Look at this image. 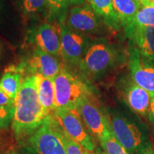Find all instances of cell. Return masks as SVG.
I'll return each instance as SVG.
<instances>
[{"label":"cell","mask_w":154,"mask_h":154,"mask_svg":"<svg viewBox=\"0 0 154 154\" xmlns=\"http://www.w3.org/2000/svg\"><path fill=\"white\" fill-rule=\"evenodd\" d=\"M39 79L38 75L25 77L15 99L11 128L19 140L28 139L43 124L48 116L38 99Z\"/></svg>","instance_id":"1"},{"label":"cell","mask_w":154,"mask_h":154,"mask_svg":"<svg viewBox=\"0 0 154 154\" xmlns=\"http://www.w3.org/2000/svg\"><path fill=\"white\" fill-rule=\"evenodd\" d=\"M123 61L124 56L114 46L98 43L90 47L79 67L85 79L96 80L118 66Z\"/></svg>","instance_id":"2"},{"label":"cell","mask_w":154,"mask_h":154,"mask_svg":"<svg viewBox=\"0 0 154 154\" xmlns=\"http://www.w3.org/2000/svg\"><path fill=\"white\" fill-rule=\"evenodd\" d=\"M56 106L57 109L76 110L81 100L91 95L85 82L71 74L64 66L54 78Z\"/></svg>","instance_id":"3"},{"label":"cell","mask_w":154,"mask_h":154,"mask_svg":"<svg viewBox=\"0 0 154 154\" xmlns=\"http://www.w3.org/2000/svg\"><path fill=\"white\" fill-rule=\"evenodd\" d=\"M34 154H67L62 138V128L54 115L49 114L27 139Z\"/></svg>","instance_id":"4"},{"label":"cell","mask_w":154,"mask_h":154,"mask_svg":"<svg viewBox=\"0 0 154 154\" xmlns=\"http://www.w3.org/2000/svg\"><path fill=\"white\" fill-rule=\"evenodd\" d=\"M76 111L90 134L100 144L112 133L110 118L94 101L92 96H86L81 100Z\"/></svg>","instance_id":"5"},{"label":"cell","mask_w":154,"mask_h":154,"mask_svg":"<svg viewBox=\"0 0 154 154\" xmlns=\"http://www.w3.org/2000/svg\"><path fill=\"white\" fill-rule=\"evenodd\" d=\"M110 122L115 138L131 154H137L150 144L147 136L139 127L124 116L113 114Z\"/></svg>","instance_id":"6"},{"label":"cell","mask_w":154,"mask_h":154,"mask_svg":"<svg viewBox=\"0 0 154 154\" xmlns=\"http://www.w3.org/2000/svg\"><path fill=\"white\" fill-rule=\"evenodd\" d=\"M61 36V58L70 66H79L91 47L89 36L75 32L66 24L57 25Z\"/></svg>","instance_id":"7"},{"label":"cell","mask_w":154,"mask_h":154,"mask_svg":"<svg viewBox=\"0 0 154 154\" xmlns=\"http://www.w3.org/2000/svg\"><path fill=\"white\" fill-rule=\"evenodd\" d=\"M54 116L64 132L82 146L85 151H96L93 138L76 111L68 109H57L54 112Z\"/></svg>","instance_id":"8"},{"label":"cell","mask_w":154,"mask_h":154,"mask_svg":"<svg viewBox=\"0 0 154 154\" xmlns=\"http://www.w3.org/2000/svg\"><path fill=\"white\" fill-rule=\"evenodd\" d=\"M66 25L71 29L87 36L102 35L108 29L99 15L86 4L70 9Z\"/></svg>","instance_id":"9"},{"label":"cell","mask_w":154,"mask_h":154,"mask_svg":"<svg viewBox=\"0 0 154 154\" xmlns=\"http://www.w3.org/2000/svg\"><path fill=\"white\" fill-rule=\"evenodd\" d=\"M128 66L131 79L154 96V61L144 57L136 47L128 52Z\"/></svg>","instance_id":"10"},{"label":"cell","mask_w":154,"mask_h":154,"mask_svg":"<svg viewBox=\"0 0 154 154\" xmlns=\"http://www.w3.org/2000/svg\"><path fill=\"white\" fill-rule=\"evenodd\" d=\"M24 72L29 75H38L44 78H54L63 65L59 57L42 51L36 47L32 57L24 66Z\"/></svg>","instance_id":"11"},{"label":"cell","mask_w":154,"mask_h":154,"mask_svg":"<svg viewBox=\"0 0 154 154\" xmlns=\"http://www.w3.org/2000/svg\"><path fill=\"white\" fill-rule=\"evenodd\" d=\"M34 40L38 49L57 57H61V36L57 25L42 23L34 33Z\"/></svg>","instance_id":"12"},{"label":"cell","mask_w":154,"mask_h":154,"mask_svg":"<svg viewBox=\"0 0 154 154\" xmlns=\"http://www.w3.org/2000/svg\"><path fill=\"white\" fill-rule=\"evenodd\" d=\"M125 32L140 53L146 59L154 61V27L132 24L125 30Z\"/></svg>","instance_id":"13"},{"label":"cell","mask_w":154,"mask_h":154,"mask_svg":"<svg viewBox=\"0 0 154 154\" xmlns=\"http://www.w3.org/2000/svg\"><path fill=\"white\" fill-rule=\"evenodd\" d=\"M124 97L127 104L134 113L140 116H148L151 96L132 79L128 81L125 86Z\"/></svg>","instance_id":"14"},{"label":"cell","mask_w":154,"mask_h":154,"mask_svg":"<svg viewBox=\"0 0 154 154\" xmlns=\"http://www.w3.org/2000/svg\"><path fill=\"white\" fill-rule=\"evenodd\" d=\"M24 73V68L22 66L11 64L6 67L0 76V89L11 99H16L24 80L22 79Z\"/></svg>","instance_id":"15"},{"label":"cell","mask_w":154,"mask_h":154,"mask_svg":"<svg viewBox=\"0 0 154 154\" xmlns=\"http://www.w3.org/2000/svg\"><path fill=\"white\" fill-rule=\"evenodd\" d=\"M88 5L100 17L109 30L117 32L122 27L115 13L112 0H86Z\"/></svg>","instance_id":"16"},{"label":"cell","mask_w":154,"mask_h":154,"mask_svg":"<svg viewBox=\"0 0 154 154\" xmlns=\"http://www.w3.org/2000/svg\"><path fill=\"white\" fill-rule=\"evenodd\" d=\"M112 4L124 31L133 24L135 17L142 7L138 0H112Z\"/></svg>","instance_id":"17"},{"label":"cell","mask_w":154,"mask_h":154,"mask_svg":"<svg viewBox=\"0 0 154 154\" xmlns=\"http://www.w3.org/2000/svg\"><path fill=\"white\" fill-rule=\"evenodd\" d=\"M38 85V95L40 103L48 115L57 109L54 78H44L41 76Z\"/></svg>","instance_id":"18"},{"label":"cell","mask_w":154,"mask_h":154,"mask_svg":"<svg viewBox=\"0 0 154 154\" xmlns=\"http://www.w3.org/2000/svg\"><path fill=\"white\" fill-rule=\"evenodd\" d=\"M47 1L48 14L47 19L51 24L60 25L66 24L69 10V0H46Z\"/></svg>","instance_id":"19"},{"label":"cell","mask_w":154,"mask_h":154,"mask_svg":"<svg viewBox=\"0 0 154 154\" xmlns=\"http://www.w3.org/2000/svg\"><path fill=\"white\" fill-rule=\"evenodd\" d=\"M17 5L25 17L30 18L39 16L47 17L48 9L46 0H17Z\"/></svg>","instance_id":"20"},{"label":"cell","mask_w":154,"mask_h":154,"mask_svg":"<svg viewBox=\"0 0 154 154\" xmlns=\"http://www.w3.org/2000/svg\"><path fill=\"white\" fill-rule=\"evenodd\" d=\"M132 24L144 27H154V7L142 6L135 17Z\"/></svg>","instance_id":"21"},{"label":"cell","mask_w":154,"mask_h":154,"mask_svg":"<svg viewBox=\"0 0 154 154\" xmlns=\"http://www.w3.org/2000/svg\"><path fill=\"white\" fill-rule=\"evenodd\" d=\"M106 154H131L116 139L113 133L100 144Z\"/></svg>","instance_id":"22"},{"label":"cell","mask_w":154,"mask_h":154,"mask_svg":"<svg viewBox=\"0 0 154 154\" xmlns=\"http://www.w3.org/2000/svg\"><path fill=\"white\" fill-rule=\"evenodd\" d=\"M14 113V104L0 107V131L7 129L11 124Z\"/></svg>","instance_id":"23"},{"label":"cell","mask_w":154,"mask_h":154,"mask_svg":"<svg viewBox=\"0 0 154 154\" xmlns=\"http://www.w3.org/2000/svg\"><path fill=\"white\" fill-rule=\"evenodd\" d=\"M62 138L67 154H86V151L83 149L82 146L69 137L63 129Z\"/></svg>","instance_id":"24"},{"label":"cell","mask_w":154,"mask_h":154,"mask_svg":"<svg viewBox=\"0 0 154 154\" xmlns=\"http://www.w3.org/2000/svg\"><path fill=\"white\" fill-rule=\"evenodd\" d=\"M11 21L7 4L5 0H0V33H5Z\"/></svg>","instance_id":"25"},{"label":"cell","mask_w":154,"mask_h":154,"mask_svg":"<svg viewBox=\"0 0 154 154\" xmlns=\"http://www.w3.org/2000/svg\"><path fill=\"white\" fill-rule=\"evenodd\" d=\"M14 102L15 99H11L7 94L5 93L2 90L0 89V107L14 105Z\"/></svg>","instance_id":"26"},{"label":"cell","mask_w":154,"mask_h":154,"mask_svg":"<svg viewBox=\"0 0 154 154\" xmlns=\"http://www.w3.org/2000/svg\"><path fill=\"white\" fill-rule=\"evenodd\" d=\"M7 53V46L3 38H0V63L4 61Z\"/></svg>","instance_id":"27"},{"label":"cell","mask_w":154,"mask_h":154,"mask_svg":"<svg viewBox=\"0 0 154 154\" xmlns=\"http://www.w3.org/2000/svg\"><path fill=\"white\" fill-rule=\"evenodd\" d=\"M148 116H149L150 122L154 126V96L152 97L151 99V103H150Z\"/></svg>","instance_id":"28"},{"label":"cell","mask_w":154,"mask_h":154,"mask_svg":"<svg viewBox=\"0 0 154 154\" xmlns=\"http://www.w3.org/2000/svg\"><path fill=\"white\" fill-rule=\"evenodd\" d=\"M137 154H154V149L152 147L151 143L149 146H147L145 149L140 151Z\"/></svg>","instance_id":"29"},{"label":"cell","mask_w":154,"mask_h":154,"mask_svg":"<svg viewBox=\"0 0 154 154\" xmlns=\"http://www.w3.org/2000/svg\"><path fill=\"white\" fill-rule=\"evenodd\" d=\"M86 0H69L70 6L72 7H77V6H82L85 4Z\"/></svg>","instance_id":"30"},{"label":"cell","mask_w":154,"mask_h":154,"mask_svg":"<svg viewBox=\"0 0 154 154\" xmlns=\"http://www.w3.org/2000/svg\"><path fill=\"white\" fill-rule=\"evenodd\" d=\"M86 154H106V153L103 151H101V150L98 149L94 152H88L86 151Z\"/></svg>","instance_id":"31"},{"label":"cell","mask_w":154,"mask_h":154,"mask_svg":"<svg viewBox=\"0 0 154 154\" xmlns=\"http://www.w3.org/2000/svg\"><path fill=\"white\" fill-rule=\"evenodd\" d=\"M147 6H151V7H154V0H148L147 3L145 7H147Z\"/></svg>","instance_id":"32"},{"label":"cell","mask_w":154,"mask_h":154,"mask_svg":"<svg viewBox=\"0 0 154 154\" xmlns=\"http://www.w3.org/2000/svg\"><path fill=\"white\" fill-rule=\"evenodd\" d=\"M4 154H19V153H18L17 151H14V150H13V151H9L7 152H6Z\"/></svg>","instance_id":"33"},{"label":"cell","mask_w":154,"mask_h":154,"mask_svg":"<svg viewBox=\"0 0 154 154\" xmlns=\"http://www.w3.org/2000/svg\"><path fill=\"white\" fill-rule=\"evenodd\" d=\"M138 2L140 3V5H141V6H143V7H145L146 3H147V1L148 0H138Z\"/></svg>","instance_id":"34"}]
</instances>
